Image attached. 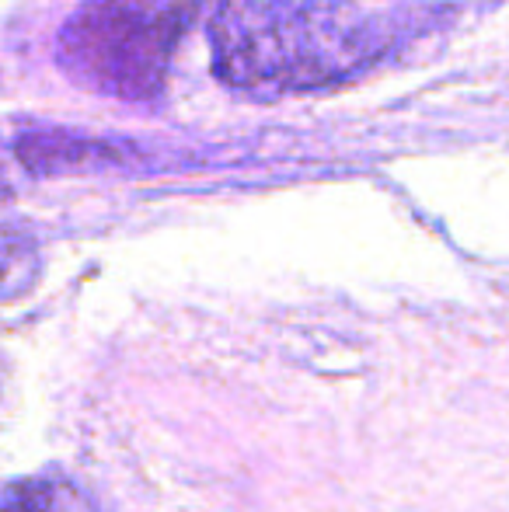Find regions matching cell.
<instances>
[{"label":"cell","instance_id":"cell-6","mask_svg":"<svg viewBox=\"0 0 509 512\" xmlns=\"http://www.w3.org/2000/svg\"><path fill=\"white\" fill-rule=\"evenodd\" d=\"M0 189H4V182H0Z\"/></svg>","mask_w":509,"mask_h":512},{"label":"cell","instance_id":"cell-1","mask_svg":"<svg viewBox=\"0 0 509 512\" xmlns=\"http://www.w3.org/2000/svg\"><path fill=\"white\" fill-rule=\"evenodd\" d=\"M387 46L391 32L339 0H220L210 18L213 74L255 95L353 81Z\"/></svg>","mask_w":509,"mask_h":512},{"label":"cell","instance_id":"cell-2","mask_svg":"<svg viewBox=\"0 0 509 512\" xmlns=\"http://www.w3.org/2000/svg\"><path fill=\"white\" fill-rule=\"evenodd\" d=\"M196 0H84L60 28L56 63L84 91L150 102L164 91Z\"/></svg>","mask_w":509,"mask_h":512},{"label":"cell","instance_id":"cell-3","mask_svg":"<svg viewBox=\"0 0 509 512\" xmlns=\"http://www.w3.org/2000/svg\"><path fill=\"white\" fill-rule=\"evenodd\" d=\"M14 154L32 175H74V171L84 168H102V164L123 161L119 147L70 133V129H35V133L18 136Z\"/></svg>","mask_w":509,"mask_h":512},{"label":"cell","instance_id":"cell-5","mask_svg":"<svg viewBox=\"0 0 509 512\" xmlns=\"http://www.w3.org/2000/svg\"><path fill=\"white\" fill-rule=\"evenodd\" d=\"M42 272L39 248L28 234L11 227H0V304L21 300L35 290Z\"/></svg>","mask_w":509,"mask_h":512},{"label":"cell","instance_id":"cell-4","mask_svg":"<svg viewBox=\"0 0 509 512\" xmlns=\"http://www.w3.org/2000/svg\"><path fill=\"white\" fill-rule=\"evenodd\" d=\"M0 512H98V506L74 481L46 474L0 488Z\"/></svg>","mask_w":509,"mask_h":512}]
</instances>
